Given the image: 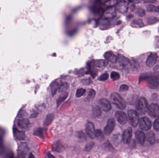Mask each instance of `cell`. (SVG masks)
<instances>
[{"mask_svg":"<svg viewBox=\"0 0 159 158\" xmlns=\"http://www.w3.org/2000/svg\"><path fill=\"white\" fill-rule=\"evenodd\" d=\"M143 80L147 81V86L150 88L159 89V73L141 74L139 78V83Z\"/></svg>","mask_w":159,"mask_h":158,"instance_id":"cell-1","label":"cell"},{"mask_svg":"<svg viewBox=\"0 0 159 158\" xmlns=\"http://www.w3.org/2000/svg\"><path fill=\"white\" fill-rule=\"evenodd\" d=\"M110 100L112 103L120 110H124L126 107L125 101L118 93H113L111 94Z\"/></svg>","mask_w":159,"mask_h":158,"instance_id":"cell-2","label":"cell"},{"mask_svg":"<svg viewBox=\"0 0 159 158\" xmlns=\"http://www.w3.org/2000/svg\"><path fill=\"white\" fill-rule=\"evenodd\" d=\"M148 104L145 98H140L136 105V112L139 115H143L147 111Z\"/></svg>","mask_w":159,"mask_h":158,"instance_id":"cell-3","label":"cell"},{"mask_svg":"<svg viewBox=\"0 0 159 158\" xmlns=\"http://www.w3.org/2000/svg\"><path fill=\"white\" fill-rule=\"evenodd\" d=\"M129 122L133 127H136L139 122L138 114L135 110H130L128 112Z\"/></svg>","mask_w":159,"mask_h":158,"instance_id":"cell-4","label":"cell"},{"mask_svg":"<svg viewBox=\"0 0 159 158\" xmlns=\"http://www.w3.org/2000/svg\"><path fill=\"white\" fill-rule=\"evenodd\" d=\"M147 112L151 117L159 118V106L156 104H152L149 105Z\"/></svg>","mask_w":159,"mask_h":158,"instance_id":"cell-5","label":"cell"},{"mask_svg":"<svg viewBox=\"0 0 159 158\" xmlns=\"http://www.w3.org/2000/svg\"><path fill=\"white\" fill-rule=\"evenodd\" d=\"M29 150V148L26 143H21L18 146L17 154L18 157L25 158L26 157Z\"/></svg>","mask_w":159,"mask_h":158,"instance_id":"cell-6","label":"cell"},{"mask_svg":"<svg viewBox=\"0 0 159 158\" xmlns=\"http://www.w3.org/2000/svg\"><path fill=\"white\" fill-rule=\"evenodd\" d=\"M140 127L144 131H148L152 127V123L149 119L147 117H143L140 120Z\"/></svg>","mask_w":159,"mask_h":158,"instance_id":"cell-7","label":"cell"},{"mask_svg":"<svg viewBox=\"0 0 159 158\" xmlns=\"http://www.w3.org/2000/svg\"><path fill=\"white\" fill-rule=\"evenodd\" d=\"M85 131L87 135L91 139L95 137V128L94 125L91 122H87L86 125Z\"/></svg>","mask_w":159,"mask_h":158,"instance_id":"cell-8","label":"cell"},{"mask_svg":"<svg viewBox=\"0 0 159 158\" xmlns=\"http://www.w3.org/2000/svg\"><path fill=\"white\" fill-rule=\"evenodd\" d=\"M115 126V120L113 118H110L108 120L107 125L104 128V133L106 135H109L113 130Z\"/></svg>","mask_w":159,"mask_h":158,"instance_id":"cell-9","label":"cell"},{"mask_svg":"<svg viewBox=\"0 0 159 158\" xmlns=\"http://www.w3.org/2000/svg\"><path fill=\"white\" fill-rule=\"evenodd\" d=\"M99 103L100 105L101 109L103 111L107 112L110 111L112 109L111 103H110V102L107 99L104 98H101L99 100Z\"/></svg>","mask_w":159,"mask_h":158,"instance_id":"cell-10","label":"cell"},{"mask_svg":"<svg viewBox=\"0 0 159 158\" xmlns=\"http://www.w3.org/2000/svg\"><path fill=\"white\" fill-rule=\"evenodd\" d=\"M118 122L122 125L125 124L128 122V117L125 113L122 111H118L115 114Z\"/></svg>","mask_w":159,"mask_h":158,"instance_id":"cell-11","label":"cell"},{"mask_svg":"<svg viewBox=\"0 0 159 158\" xmlns=\"http://www.w3.org/2000/svg\"><path fill=\"white\" fill-rule=\"evenodd\" d=\"M158 56L156 53H151L146 61V64L147 67H152L156 63L158 59Z\"/></svg>","mask_w":159,"mask_h":158,"instance_id":"cell-12","label":"cell"},{"mask_svg":"<svg viewBox=\"0 0 159 158\" xmlns=\"http://www.w3.org/2000/svg\"><path fill=\"white\" fill-rule=\"evenodd\" d=\"M132 137V129L131 128H128L123 132L122 140L124 143L129 144Z\"/></svg>","mask_w":159,"mask_h":158,"instance_id":"cell-13","label":"cell"},{"mask_svg":"<svg viewBox=\"0 0 159 158\" xmlns=\"http://www.w3.org/2000/svg\"><path fill=\"white\" fill-rule=\"evenodd\" d=\"M117 61L120 65L123 68L128 67L130 65V61L129 59L122 55L119 54L117 57Z\"/></svg>","mask_w":159,"mask_h":158,"instance_id":"cell-14","label":"cell"},{"mask_svg":"<svg viewBox=\"0 0 159 158\" xmlns=\"http://www.w3.org/2000/svg\"><path fill=\"white\" fill-rule=\"evenodd\" d=\"M13 134L14 137L18 140H23L25 139L26 134L24 131L20 130L16 128H14Z\"/></svg>","mask_w":159,"mask_h":158,"instance_id":"cell-15","label":"cell"},{"mask_svg":"<svg viewBox=\"0 0 159 158\" xmlns=\"http://www.w3.org/2000/svg\"><path fill=\"white\" fill-rule=\"evenodd\" d=\"M135 137L137 140L138 142L140 144L143 145L145 141V139H146V136H145V134L143 132L141 131H138L136 132Z\"/></svg>","mask_w":159,"mask_h":158,"instance_id":"cell-16","label":"cell"},{"mask_svg":"<svg viewBox=\"0 0 159 158\" xmlns=\"http://www.w3.org/2000/svg\"><path fill=\"white\" fill-rule=\"evenodd\" d=\"M128 4L125 1H122L118 4L117 6V9L119 12L122 13H125L128 11Z\"/></svg>","mask_w":159,"mask_h":158,"instance_id":"cell-17","label":"cell"},{"mask_svg":"<svg viewBox=\"0 0 159 158\" xmlns=\"http://www.w3.org/2000/svg\"><path fill=\"white\" fill-rule=\"evenodd\" d=\"M104 57L107 61L112 63H116L117 61V57L113 52H107L104 54Z\"/></svg>","mask_w":159,"mask_h":158,"instance_id":"cell-18","label":"cell"},{"mask_svg":"<svg viewBox=\"0 0 159 158\" xmlns=\"http://www.w3.org/2000/svg\"><path fill=\"white\" fill-rule=\"evenodd\" d=\"M17 124L19 128L22 129H26L29 126L30 122L29 120L26 119H20L18 120Z\"/></svg>","mask_w":159,"mask_h":158,"instance_id":"cell-19","label":"cell"},{"mask_svg":"<svg viewBox=\"0 0 159 158\" xmlns=\"http://www.w3.org/2000/svg\"><path fill=\"white\" fill-rule=\"evenodd\" d=\"M52 149L54 151L58 153H60L63 151L64 150V146L60 143V141H57L56 143L53 144Z\"/></svg>","mask_w":159,"mask_h":158,"instance_id":"cell-20","label":"cell"},{"mask_svg":"<svg viewBox=\"0 0 159 158\" xmlns=\"http://www.w3.org/2000/svg\"><path fill=\"white\" fill-rule=\"evenodd\" d=\"M69 94L67 92H64L63 93L60 97H58V99L57 100L56 104L57 106L59 107L60 106V104L68 98Z\"/></svg>","mask_w":159,"mask_h":158,"instance_id":"cell-21","label":"cell"},{"mask_svg":"<svg viewBox=\"0 0 159 158\" xmlns=\"http://www.w3.org/2000/svg\"><path fill=\"white\" fill-rule=\"evenodd\" d=\"M107 64H108V61L105 60H98L94 62V65L95 67L100 68L105 67L107 65Z\"/></svg>","mask_w":159,"mask_h":158,"instance_id":"cell-22","label":"cell"},{"mask_svg":"<svg viewBox=\"0 0 159 158\" xmlns=\"http://www.w3.org/2000/svg\"><path fill=\"white\" fill-rule=\"evenodd\" d=\"M147 139L151 145L154 143L156 141V135L153 132L150 131L147 134Z\"/></svg>","mask_w":159,"mask_h":158,"instance_id":"cell-23","label":"cell"},{"mask_svg":"<svg viewBox=\"0 0 159 158\" xmlns=\"http://www.w3.org/2000/svg\"><path fill=\"white\" fill-rule=\"evenodd\" d=\"M59 83L57 82L56 81H54V82L52 83L51 86V91L52 94V97H54L56 93L57 90L59 89Z\"/></svg>","mask_w":159,"mask_h":158,"instance_id":"cell-24","label":"cell"},{"mask_svg":"<svg viewBox=\"0 0 159 158\" xmlns=\"http://www.w3.org/2000/svg\"><path fill=\"white\" fill-rule=\"evenodd\" d=\"M54 119V115L53 114H49L46 116V119L45 120L43 125L45 126H48L50 124L53 122V120Z\"/></svg>","mask_w":159,"mask_h":158,"instance_id":"cell-25","label":"cell"},{"mask_svg":"<svg viewBox=\"0 0 159 158\" xmlns=\"http://www.w3.org/2000/svg\"><path fill=\"white\" fill-rule=\"evenodd\" d=\"M92 112H93V115L95 117L100 116L101 115V113H102L101 108L97 105H95L93 107Z\"/></svg>","mask_w":159,"mask_h":158,"instance_id":"cell-26","label":"cell"},{"mask_svg":"<svg viewBox=\"0 0 159 158\" xmlns=\"http://www.w3.org/2000/svg\"><path fill=\"white\" fill-rule=\"evenodd\" d=\"M95 137L97 140L101 141L104 140V135L100 129H97L95 131Z\"/></svg>","mask_w":159,"mask_h":158,"instance_id":"cell-27","label":"cell"},{"mask_svg":"<svg viewBox=\"0 0 159 158\" xmlns=\"http://www.w3.org/2000/svg\"><path fill=\"white\" fill-rule=\"evenodd\" d=\"M132 24H133V27H136V28H141L144 26L143 22L142 19H135L132 22Z\"/></svg>","mask_w":159,"mask_h":158,"instance_id":"cell-28","label":"cell"},{"mask_svg":"<svg viewBox=\"0 0 159 158\" xmlns=\"http://www.w3.org/2000/svg\"><path fill=\"white\" fill-rule=\"evenodd\" d=\"M69 87V83L67 82H62L59 85V92H63L66 91Z\"/></svg>","mask_w":159,"mask_h":158,"instance_id":"cell-29","label":"cell"},{"mask_svg":"<svg viewBox=\"0 0 159 158\" xmlns=\"http://www.w3.org/2000/svg\"><path fill=\"white\" fill-rule=\"evenodd\" d=\"M44 129L41 128H39L35 131L34 134L42 138L44 137Z\"/></svg>","mask_w":159,"mask_h":158,"instance_id":"cell-30","label":"cell"},{"mask_svg":"<svg viewBox=\"0 0 159 158\" xmlns=\"http://www.w3.org/2000/svg\"><path fill=\"white\" fill-rule=\"evenodd\" d=\"M77 137L78 138V139L80 141H85L86 139H87V137H86V136L84 133H83V132L82 131H80L77 132Z\"/></svg>","mask_w":159,"mask_h":158,"instance_id":"cell-31","label":"cell"},{"mask_svg":"<svg viewBox=\"0 0 159 158\" xmlns=\"http://www.w3.org/2000/svg\"><path fill=\"white\" fill-rule=\"evenodd\" d=\"M86 90L84 89H77L76 94H75L76 97H82V95L85 94V93H86Z\"/></svg>","mask_w":159,"mask_h":158,"instance_id":"cell-32","label":"cell"},{"mask_svg":"<svg viewBox=\"0 0 159 158\" xmlns=\"http://www.w3.org/2000/svg\"><path fill=\"white\" fill-rule=\"evenodd\" d=\"M95 95H96V91H94V89H91L89 91L88 96L87 97V99L88 101L92 100L95 97Z\"/></svg>","mask_w":159,"mask_h":158,"instance_id":"cell-33","label":"cell"},{"mask_svg":"<svg viewBox=\"0 0 159 158\" xmlns=\"http://www.w3.org/2000/svg\"><path fill=\"white\" fill-rule=\"evenodd\" d=\"M110 77H111V79L113 81H116V80L119 79L120 78V75L119 73L116 72V71H113L111 73Z\"/></svg>","mask_w":159,"mask_h":158,"instance_id":"cell-34","label":"cell"},{"mask_svg":"<svg viewBox=\"0 0 159 158\" xmlns=\"http://www.w3.org/2000/svg\"><path fill=\"white\" fill-rule=\"evenodd\" d=\"M109 77V73H105L99 77V78H98V80H99V81H105L107 80L108 79Z\"/></svg>","mask_w":159,"mask_h":158,"instance_id":"cell-35","label":"cell"},{"mask_svg":"<svg viewBox=\"0 0 159 158\" xmlns=\"http://www.w3.org/2000/svg\"><path fill=\"white\" fill-rule=\"evenodd\" d=\"M147 10L149 12H157V7L154 5L149 4L147 6Z\"/></svg>","mask_w":159,"mask_h":158,"instance_id":"cell-36","label":"cell"},{"mask_svg":"<svg viewBox=\"0 0 159 158\" xmlns=\"http://www.w3.org/2000/svg\"><path fill=\"white\" fill-rule=\"evenodd\" d=\"M135 13L140 17H143L146 14L144 10L141 9V8H139V9H138L136 10Z\"/></svg>","mask_w":159,"mask_h":158,"instance_id":"cell-37","label":"cell"},{"mask_svg":"<svg viewBox=\"0 0 159 158\" xmlns=\"http://www.w3.org/2000/svg\"><path fill=\"white\" fill-rule=\"evenodd\" d=\"M94 145V143L93 142L89 143L88 144H87L86 146L85 147V151H87V152H89L93 148Z\"/></svg>","mask_w":159,"mask_h":158,"instance_id":"cell-38","label":"cell"},{"mask_svg":"<svg viewBox=\"0 0 159 158\" xmlns=\"http://www.w3.org/2000/svg\"><path fill=\"white\" fill-rule=\"evenodd\" d=\"M128 89H129L128 86L126 85H122L120 87L119 91L120 92L126 91H128Z\"/></svg>","mask_w":159,"mask_h":158,"instance_id":"cell-39","label":"cell"},{"mask_svg":"<svg viewBox=\"0 0 159 158\" xmlns=\"http://www.w3.org/2000/svg\"><path fill=\"white\" fill-rule=\"evenodd\" d=\"M153 127L156 130L159 131V118L156 119L154 121Z\"/></svg>","mask_w":159,"mask_h":158,"instance_id":"cell-40","label":"cell"},{"mask_svg":"<svg viewBox=\"0 0 159 158\" xmlns=\"http://www.w3.org/2000/svg\"><path fill=\"white\" fill-rule=\"evenodd\" d=\"M157 22V19L156 18H153V17H151L150 18L148 19H147V22L149 24H152L153 23H156Z\"/></svg>","mask_w":159,"mask_h":158,"instance_id":"cell-41","label":"cell"},{"mask_svg":"<svg viewBox=\"0 0 159 158\" xmlns=\"http://www.w3.org/2000/svg\"><path fill=\"white\" fill-rule=\"evenodd\" d=\"M145 3H154L156 1V0H143Z\"/></svg>","mask_w":159,"mask_h":158,"instance_id":"cell-42","label":"cell"},{"mask_svg":"<svg viewBox=\"0 0 159 158\" xmlns=\"http://www.w3.org/2000/svg\"><path fill=\"white\" fill-rule=\"evenodd\" d=\"M90 82L91 80L90 79H87L83 80V83H84V85H88V83H90Z\"/></svg>","mask_w":159,"mask_h":158,"instance_id":"cell-43","label":"cell"},{"mask_svg":"<svg viewBox=\"0 0 159 158\" xmlns=\"http://www.w3.org/2000/svg\"><path fill=\"white\" fill-rule=\"evenodd\" d=\"M132 1H133L135 3L138 4L140 3L142 1V0H132Z\"/></svg>","mask_w":159,"mask_h":158,"instance_id":"cell-44","label":"cell"},{"mask_svg":"<svg viewBox=\"0 0 159 158\" xmlns=\"http://www.w3.org/2000/svg\"><path fill=\"white\" fill-rule=\"evenodd\" d=\"M157 12L159 13V5L157 7Z\"/></svg>","mask_w":159,"mask_h":158,"instance_id":"cell-45","label":"cell"},{"mask_svg":"<svg viewBox=\"0 0 159 158\" xmlns=\"http://www.w3.org/2000/svg\"><path fill=\"white\" fill-rule=\"evenodd\" d=\"M132 1V0H129V1H130V2H131V1Z\"/></svg>","mask_w":159,"mask_h":158,"instance_id":"cell-46","label":"cell"}]
</instances>
